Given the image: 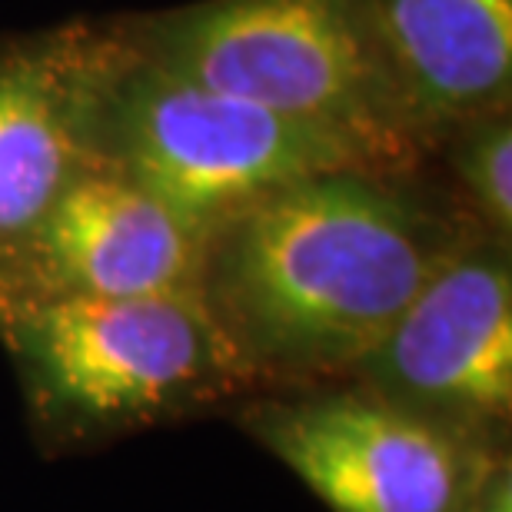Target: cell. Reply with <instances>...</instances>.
I'll return each mask as SVG.
<instances>
[{"mask_svg": "<svg viewBox=\"0 0 512 512\" xmlns=\"http://www.w3.org/2000/svg\"><path fill=\"white\" fill-rule=\"evenodd\" d=\"M483 233L429 163L343 167L253 200L203 237L193 293L256 393L340 383Z\"/></svg>", "mask_w": 512, "mask_h": 512, "instance_id": "obj_1", "label": "cell"}, {"mask_svg": "<svg viewBox=\"0 0 512 512\" xmlns=\"http://www.w3.org/2000/svg\"><path fill=\"white\" fill-rule=\"evenodd\" d=\"M429 157L439 137L512 107V0H366Z\"/></svg>", "mask_w": 512, "mask_h": 512, "instance_id": "obj_9", "label": "cell"}, {"mask_svg": "<svg viewBox=\"0 0 512 512\" xmlns=\"http://www.w3.org/2000/svg\"><path fill=\"white\" fill-rule=\"evenodd\" d=\"M429 163L476 230L512 243V107L449 127Z\"/></svg>", "mask_w": 512, "mask_h": 512, "instance_id": "obj_10", "label": "cell"}, {"mask_svg": "<svg viewBox=\"0 0 512 512\" xmlns=\"http://www.w3.org/2000/svg\"><path fill=\"white\" fill-rule=\"evenodd\" d=\"M203 240L104 167H84L0 266V310L47 300H124L197 286Z\"/></svg>", "mask_w": 512, "mask_h": 512, "instance_id": "obj_7", "label": "cell"}, {"mask_svg": "<svg viewBox=\"0 0 512 512\" xmlns=\"http://www.w3.org/2000/svg\"><path fill=\"white\" fill-rule=\"evenodd\" d=\"M110 24L170 74L330 130L373 167L429 163L366 0H197Z\"/></svg>", "mask_w": 512, "mask_h": 512, "instance_id": "obj_4", "label": "cell"}, {"mask_svg": "<svg viewBox=\"0 0 512 512\" xmlns=\"http://www.w3.org/2000/svg\"><path fill=\"white\" fill-rule=\"evenodd\" d=\"M466 512H512V459L499 463Z\"/></svg>", "mask_w": 512, "mask_h": 512, "instance_id": "obj_11", "label": "cell"}, {"mask_svg": "<svg viewBox=\"0 0 512 512\" xmlns=\"http://www.w3.org/2000/svg\"><path fill=\"white\" fill-rule=\"evenodd\" d=\"M74 120L94 167L133 183L200 240L293 180L373 167L330 130L170 74L110 20H87Z\"/></svg>", "mask_w": 512, "mask_h": 512, "instance_id": "obj_3", "label": "cell"}, {"mask_svg": "<svg viewBox=\"0 0 512 512\" xmlns=\"http://www.w3.org/2000/svg\"><path fill=\"white\" fill-rule=\"evenodd\" d=\"M87 20L0 37V266L90 167L74 97Z\"/></svg>", "mask_w": 512, "mask_h": 512, "instance_id": "obj_8", "label": "cell"}, {"mask_svg": "<svg viewBox=\"0 0 512 512\" xmlns=\"http://www.w3.org/2000/svg\"><path fill=\"white\" fill-rule=\"evenodd\" d=\"M0 346L44 456L237 409L256 393L193 290L4 306Z\"/></svg>", "mask_w": 512, "mask_h": 512, "instance_id": "obj_2", "label": "cell"}, {"mask_svg": "<svg viewBox=\"0 0 512 512\" xmlns=\"http://www.w3.org/2000/svg\"><path fill=\"white\" fill-rule=\"evenodd\" d=\"M233 419L330 512H466L512 459L350 380L253 393Z\"/></svg>", "mask_w": 512, "mask_h": 512, "instance_id": "obj_5", "label": "cell"}, {"mask_svg": "<svg viewBox=\"0 0 512 512\" xmlns=\"http://www.w3.org/2000/svg\"><path fill=\"white\" fill-rule=\"evenodd\" d=\"M346 380L469 443L509 449L512 243L473 233Z\"/></svg>", "mask_w": 512, "mask_h": 512, "instance_id": "obj_6", "label": "cell"}]
</instances>
